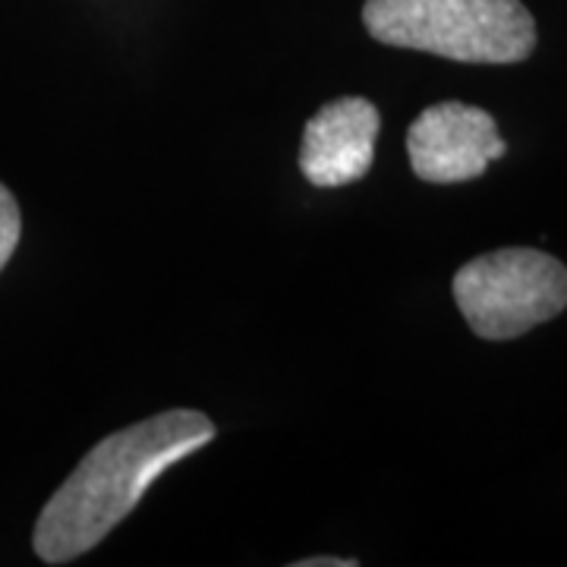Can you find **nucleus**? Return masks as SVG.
<instances>
[{
	"label": "nucleus",
	"instance_id": "f257e3e1",
	"mask_svg": "<svg viewBox=\"0 0 567 567\" xmlns=\"http://www.w3.org/2000/svg\"><path fill=\"white\" fill-rule=\"evenodd\" d=\"M215 432L199 410H167L107 435L44 505L32 536L35 555L44 565H66L92 551L167 466L196 454Z\"/></svg>",
	"mask_w": 567,
	"mask_h": 567
},
{
	"label": "nucleus",
	"instance_id": "f03ea898",
	"mask_svg": "<svg viewBox=\"0 0 567 567\" xmlns=\"http://www.w3.org/2000/svg\"><path fill=\"white\" fill-rule=\"evenodd\" d=\"M365 32L461 63H520L536 51V20L520 0H365Z\"/></svg>",
	"mask_w": 567,
	"mask_h": 567
},
{
	"label": "nucleus",
	"instance_id": "7ed1b4c3",
	"mask_svg": "<svg viewBox=\"0 0 567 567\" xmlns=\"http://www.w3.org/2000/svg\"><path fill=\"white\" fill-rule=\"evenodd\" d=\"M454 303L473 334L511 341L565 312L567 268L527 246L495 249L454 275Z\"/></svg>",
	"mask_w": 567,
	"mask_h": 567
},
{
	"label": "nucleus",
	"instance_id": "20e7f679",
	"mask_svg": "<svg viewBox=\"0 0 567 567\" xmlns=\"http://www.w3.org/2000/svg\"><path fill=\"white\" fill-rule=\"evenodd\" d=\"M413 174L425 183H466L505 158L507 142L498 136L495 117L464 102L425 107L406 133Z\"/></svg>",
	"mask_w": 567,
	"mask_h": 567
},
{
	"label": "nucleus",
	"instance_id": "39448f33",
	"mask_svg": "<svg viewBox=\"0 0 567 567\" xmlns=\"http://www.w3.org/2000/svg\"><path fill=\"white\" fill-rule=\"evenodd\" d=\"M382 130L379 107L365 99L328 102L309 117L300 145V171L312 186H347L363 181L375 158Z\"/></svg>",
	"mask_w": 567,
	"mask_h": 567
},
{
	"label": "nucleus",
	"instance_id": "423d86ee",
	"mask_svg": "<svg viewBox=\"0 0 567 567\" xmlns=\"http://www.w3.org/2000/svg\"><path fill=\"white\" fill-rule=\"evenodd\" d=\"M22 215L20 205L13 199V193L0 183V268L10 262L13 249L20 244Z\"/></svg>",
	"mask_w": 567,
	"mask_h": 567
},
{
	"label": "nucleus",
	"instance_id": "0eeeda50",
	"mask_svg": "<svg viewBox=\"0 0 567 567\" xmlns=\"http://www.w3.org/2000/svg\"><path fill=\"white\" fill-rule=\"evenodd\" d=\"M353 558H303L297 561V567H353Z\"/></svg>",
	"mask_w": 567,
	"mask_h": 567
}]
</instances>
